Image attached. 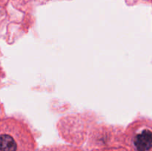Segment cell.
<instances>
[{
	"label": "cell",
	"instance_id": "1",
	"mask_svg": "<svg viewBox=\"0 0 152 151\" xmlns=\"http://www.w3.org/2000/svg\"><path fill=\"white\" fill-rule=\"evenodd\" d=\"M134 144L138 151H149L152 148V133L148 130H144L136 135Z\"/></svg>",
	"mask_w": 152,
	"mask_h": 151
},
{
	"label": "cell",
	"instance_id": "2",
	"mask_svg": "<svg viewBox=\"0 0 152 151\" xmlns=\"http://www.w3.org/2000/svg\"><path fill=\"white\" fill-rule=\"evenodd\" d=\"M17 144L10 135H0V151H16Z\"/></svg>",
	"mask_w": 152,
	"mask_h": 151
}]
</instances>
